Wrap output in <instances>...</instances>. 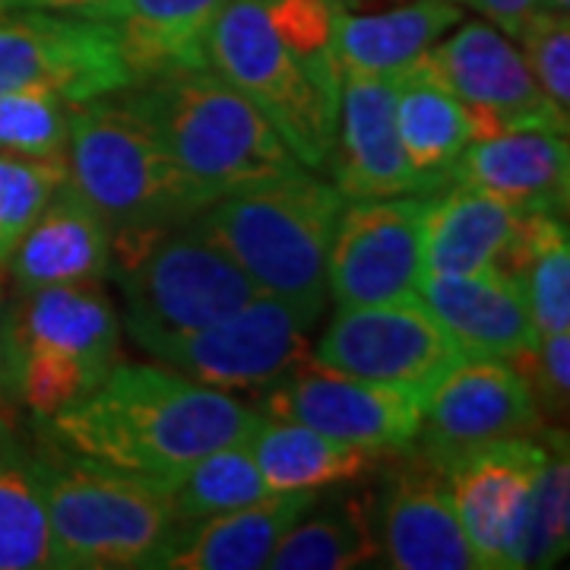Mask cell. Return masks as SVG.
Here are the masks:
<instances>
[{
	"label": "cell",
	"instance_id": "obj_10",
	"mask_svg": "<svg viewBox=\"0 0 570 570\" xmlns=\"http://www.w3.org/2000/svg\"><path fill=\"white\" fill-rule=\"evenodd\" d=\"M422 453L438 466L491 441L535 438L549 422L523 371L508 358L460 355L419 396Z\"/></svg>",
	"mask_w": 570,
	"mask_h": 570
},
{
	"label": "cell",
	"instance_id": "obj_40",
	"mask_svg": "<svg viewBox=\"0 0 570 570\" xmlns=\"http://www.w3.org/2000/svg\"><path fill=\"white\" fill-rule=\"evenodd\" d=\"M346 13H371V10H384L393 3H403V0H336Z\"/></svg>",
	"mask_w": 570,
	"mask_h": 570
},
{
	"label": "cell",
	"instance_id": "obj_38",
	"mask_svg": "<svg viewBox=\"0 0 570 570\" xmlns=\"http://www.w3.org/2000/svg\"><path fill=\"white\" fill-rule=\"evenodd\" d=\"M3 10H17V7H29V10H51V13H77V17H96L102 10L105 0H0Z\"/></svg>",
	"mask_w": 570,
	"mask_h": 570
},
{
	"label": "cell",
	"instance_id": "obj_17",
	"mask_svg": "<svg viewBox=\"0 0 570 570\" xmlns=\"http://www.w3.org/2000/svg\"><path fill=\"white\" fill-rule=\"evenodd\" d=\"M396 77L343 73L336 142L326 171L346 200L425 194L412 171L393 111Z\"/></svg>",
	"mask_w": 570,
	"mask_h": 570
},
{
	"label": "cell",
	"instance_id": "obj_15",
	"mask_svg": "<svg viewBox=\"0 0 570 570\" xmlns=\"http://www.w3.org/2000/svg\"><path fill=\"white\" fill-rule=\"evenodd\" d=\"M546 441L508 438L444 463L450 501L482 570H517Z\"/></svg>",
	"mask_w": 570,
	"mask_h": 570
},
{
	"label": "cell",
	"instance_id": "obj_12",
	"mask_svg": "<svg viewBox=\"0 0 570 570\" xmlns=\"http://www.w3.org/2000/svg\"><path fill=\"white\" fill-rule=\"evenodd\" d=\"M307 326L279 298L257 295L219 324L165 340L149 355L206 387H269L311 355Z\"/></svg>",
	"mask_w": 570,
	"mask_h": 570
},
{
	"label": "cell",
	"instance_id": "obj_6",
	"mask_svg": "<svg viewBox=\"0 0 570 570\" xmlns=\"http://www.w3.org/2000/svg\"><path fill=\"white\" fill-rule=\"evenodd\" d=\"M121 285L124 324L140 348L225 321L261 292L232 261L200 213L146 235L111 242V269Z\"/></svg>",
	"mask_w": 570,
	"mask_h": 570
},
{
	"label": "cell",
	"instance_id": "obj_30",
	"mask_svg": "<svg viewBox=\"0 0 570 570\" xmlns=\"http://www.w3.org/2000/svg\"><path fill=\"white\" fill-rule=\"evenodd\" d=\"M501 273L520 285L539 336L570 330V245L561 216L527 213Z\"/></svg>",
	"mask_w": 570,
	"mask_h": 570
},
{
	"label": "cell",
	"instance_id": "obj_39",
	"mask_svg": "<svg viewBox=\"0 0 570 570\" xmlns=\"http://www.w3.org/2000/svg\"><path fill=\"white\" fill-rule=\"evenodd\" d=\"M13 403V381H10V358H7V343L0 333V406Z\"/></svg>",
	"mask_w": 570,
	"mask_h": 570
},
{
	"label": "cell",
	"instance_id": "obj_33",
	"mask_svg": "<svg viewBox=\"0 0 570 570\" xmlns=\"http://www.w3.org/2000/svg\"><path fill=\"white\" fill-rule=\"evenodd\" d=\"M70 115L73 102L45 86L0 92V153L26 159L67 156Z\"/></svg>",
	"mask_w": 570,
	"mask_h": 570
},
{
	"label": "cell",
	"instance_id": "obj_37",
	"mask_svg": "<svg viewBox=\"0 0 570 570\" xmlns=\"http://www.w3.org/2000/svg\"><path fill=\"white\" fill-rule=\"evenodd\" d=\"M463 3H469L472 10H479L508 39H520V32L532 20V13L542 10L539 0H463Z\"/></svg>",
	"mask_w": 570,
	"mask_h": 570
},
{
	"label": "cell",
	"instance_id": "obj_13",
	"mask_svg": "<svg viewBox=\"0 0 570 570\" xmlns=\"http://www.w3.org/2000/svg\"><path fill=\"white\" fill-rule=\"evenodd\" d=\"M261 415L314 428L326 438L377 453H400L419 441L422 409L409 390L367 384L307 355L269 384Z\"/></svg>",
	"mask_w": 570,
	"mask_h": 570
},
{
	"label": "cell",
	"instance_id": "obj_8",
	"mask_svg": "<svg viewBox=\"0 0 570 570\" xmlns=\"http://www.w3.org/2000/svg\"><path fill=\"white\" fill-rule=\"evenodd\" d=\"M134 82L111 22L29 7L0 10V92L45 86L80 105Z\"/></svg>",
	"mask_w": 570,
	"mask_h": 570
},
{
	"label": "cell",
	"instance_id": "obj_36",
	"mask_svg": "<svg viewBox=\"0 0 570 570\" xmlns=\"http://www.w3.org/2000/svg\"><path fill=\"white\" fill-rule=\"evenodd\" d=\"M513 365L523 371L549 428H554V422H564L570 393V330L539 336L535 348Z\"/></svg>",
	"mask_w": 570,
	"mask_h": 570
},
{
	"label": "cell",
	"instance_id": "obj_25",
	"mask_svg": "<svg viewBox=\"0 0 570 570\" xmlns=\"http://www.w3.org/2000/svg\"><path fill=\"white\" fill-rule=\"evenodd\" d=\"M396 130L412 171L425 194H438L456 178V165L475 140L463 102L428 70L422 58L396 73L393 92Z\"/></svg>",
	"mask_w": 570,
	"mask_h": 570
},
{
	"label": "cell",
	"instance_id": "obj_7",
	"mask_svg": "<svg viewBox=\"0 0 570 570\" xmlns=\"http://www.w3.org/2000/svg\"><path fill=\"white\" fill-rule=\"evenodd\" d=\"M209 70L238 89L307 171H324L336 142L333 102L269 26L264 0H225L209 32Z\"/></svg>",
	"mask_w": 570,
	"mask_h": 570
},
{
	"label": "cell",
	"instance_id": "obj_41",
	"mask_svg": "<svg viewBox=\"0 0 570 570\" xmlns=\"http://www.w3.org/2000/svg\"><path fill=\"white\" fill-rule=\"evenodd\" d=\"M539 3H542V10H558V13L570 10V0H539Z\"/></svg>",
	"mask_w": 570,
	"mask_h": 570
},
{
	"label": "cell",
	"instance_id": "obj_5",
	"mask_svg": "<svg viewBox=\"0 0 570 570\" xmlns=\"http://www.w3.org/2000/svg\"><path fill=\"white\" fill-rule=\"evenodd\" d=\"M67 171L111 242L194 219L209 206L121 96L73 105Z\"/></svg>",
	"mask_w": 570,
	"mask_h": 570
},
{
	"label": "cell",
	"instance_id": "obj_35",
	"mask_svg": "<svg viewBox=\"0 0 570 570\" xmlns=\"http://www.w3.org/2000/svg\"><path fill=\"white\" fill-rule=\"evenodd\" d=\"M520 55L558 111H570V20L558 10H535L520 32Z\"/></svg>",
	"mask_w": 570,
	"mask_h": 570
},
{
	"label": "cell",
	"instance_id": "obj_34",
	"mask_svg": "<svg viewBox=\"0 0 570 570\" xmlns=\"http://www.w3.org/2000/svg\"><path fill=\"white\" fill-rule=\"evenodd\" d=\"M67 156L26 159L0 153V261L13 254L26 228L36 223V216L67 181Z\"/></svg>",
	"mask_w": 570,
	"mask_h": 570
},
{
	"label": "cell",
	"instance_id": "obj_14",
	"mask_svg": "<svg viewBox=\"0 0 570 570\" xmlns=\"http://www.w3.org/2000/svg\"><path fill=\"white\" fill-rule=\"evenodd\" d=\"M311 358L367 384L422 396L428 384L460 358V352L431 311L412 298L336 307Z\"/></svg>",
	"mask_w": 570,
	"mask_h": 570
},
{
	"label": "cell",
	"instance_id": "obj_18",
	"mask_svg": "<svg viewBox=\"0 0 570 570\" xmlns=\"http://www.w3.org/2000/svg\"><path fill=\"white\" fill-rule=\"evenodd\" d=\"M419 302L460 355L517 362L539 343L520 285L501 269L475 276H422Z\"/></svg>",
	"mask_w": 570,
	"mask_h": 570
},
{
	"label": "cell",
	"instance_id": "obj_28",
	"mask_svg": "<svg viewBox=\"0 0 570 570\" xmlns=\"http://www.w3.org/2000/svg\"><path fill=\"white\" fill-rule=\"evenodd\" d=\"M381 558L377 513L362 498H348L333 508L314 504L285 530L266 568L273 570H352Z\"/></svg>",
	"mask_w": 570,
	"mask_h": 570
},
{
	"label": "cell",
	"instance_id": "obj_32",
	"mask_svg": "<svg viewBox=\"0 0 570 570\" xmlns=\"http://www.w3.org/2000/svg\"><path fill=\"white\" fill-rule=\"evenodd\" d=\"M570 549V460L568 434L561 428L546 431V463L535 475L520 542V568H554Z\"/></svg>",
	"mask_w": 570,
	"mask_h": 570
},
{
	"label": "cell",
	"instance_id": "obj_21",
	"mask_svg": "<svg viewBox=\"0 0 570 570\" xmlns=\"http://www.w3.org/2000/svg\"><path fill=\"white\" fill-rule=\"evenodd\" d=\"M7 261L20 292L45 285L99 283L111 269V232L67 178Z\"/></svg>",
	"mask_w": 570,
	"mask_h": 570
},
{
	"label": "cell",
	"instance_id": "obj_9",
	"mask_svg": "<svg viewBox=\"0 0 570 570\" xmlns=\"http://www.w3.org/2000/svg\"><path fill=\"white\" fill-rule=\"evenodd\" d=\"M428 204L431 194L346 200L326 254V292L336 307L419 298Z\"/></svg>",
	"mask_w": 570,
	"mask_h": 570
},
{
	"label": "cell",
	"instance_id": "obj_29",
	"mask_svg": "<svg viewBox=\"0 0 570 570\" xmlns=\"http://www.w3.org/2000/svg\"><path fill=\"white\" fill-rule=\"evenodd\" d=\"M41 568H51V542L39 469L10 406H0V570Z\"/></svg>",
	"mask_w": 570,
	"mask_h": 570
},
{
	"label": "cell",
	"instance_id": "obj_31",
	"mask_svg": "<svg viewBox=\"0 0 570 570\" xmlns=\"http://www.w3.org/2000/svg\"><path fill=\"white\" fill-rule=\"evenodd\" d=\"M165 494L175 513V523L181 530L216 513L261 504L276 491L266 485L264 472L257 466L247 441H238V444L209 450L200 460H194Z\"/></svg>",
	"mask_w": 570,
	"mask_h": 570
},
{
	"label": "cell",
	"instance_id": "obj_24",
	"mask_svg": "<svg viewBox=\"0 0 570 570\" xmlns=\"http://www.w3.org/2000/svg\"><path fill=\"white\" fill-rule=\"evenodd\" d=\"M317 504L314 491H283L261 504L197 520L171 535L156 570H261L285 530Z\"/></svg>",
	"mask_w": 570,
	"mask_h": 570
},
{
	"label": "cell",
	"instance_id": "obj_27",
	"mask_svg": "<svg viewBox=\"0 0 570 570\" xmlns=\"http://www.w3.org/2000/svg\"><path fill=\"white\" fill-rule=\"evenodd\" d=\"M247 448L264 472L266 485L276 494L283 491L317 494L333 485L358 482L381 466V456H393V453H377L326 438L298 422L266 419V415H261V422L247 434Z\"/></svg>",
	"mask_w": 570,
	"mask_h": 570
},
{
	"label": "cell",
	"instance_id": "obj_16",
	"mask_svg": "<svg viewBox=\"0 0 570 570\" xmlns=\"http://www.w3.org/2000/svg\"><path fill=\"white\" fill-rule=\"evenodd\" d=\"M390 472L377 535L387 568L396 570H479L463 523L450 501L444 469L425 453L403 450Z\"/></svg>",
	"mask_w": 570,
	"mask_h": 570
},
{
	"label": "cell",
	"instance_id": "obj_42",
	"mask_svg": "<svg viewBox=\"0 0 570 570\" xmlns=\"http://www.w3.org/2000/svg\"><path fill=\"white\" fill-rule=\"evenodd\" d=\"M0 10H3V3H0Z\"/></svg>",
	"mask_w": 570,
	"mask_h": 570
},
{
	"label": "cell",
	"instance_id": "obj_4",
	"mask_svg": "<svg viewBox=\"0 0 570 570\" xmlns=\"http://www.w3.org/2000/svg\"><path fill=\"white\" fill-rule=\"evenodd\" d=\"M346 197L311 171L225 194L200 213L261 295L314 324L326 305V254Z\"/></svg>",
	"mask_w": 570,
	"mask_h": 570
},
{
	"label": "cell",
	"instance_id": "obj_20",
	"mask_svg": "<svg viewBox=\"0 0 570 570\" xmlns=\"http://www.w3.org/2000/svg\"><path fill=\"white\" fill-rule=\"evenodd\" d=\"M10 348H41L80 358L102 374L118 362L121 321L99 283L45 285L22 298L0 321Z\"/></svg>",
	"mask_w": 570,
	"mask_h": 570
},
{
	"label": "cell",
	"instance_id": "obj_23",
	"mask_svg": "<svg viewBox=\"0 0 570 570\" xmlns=\"http://www.w3.org/2000/svg\"><path fill=\"white\" fill-rule=\"evenodd\" d=\"M225 0H105L92 20L115 26L137 82L209 70V32Z\"/></svg>",
	"mask_w": 570,
	"mask_h": 570
},
{
	"label": "cell",
	"instance_id": "obj_2",
	"mask_svg": "<svg viewBox=\"0 0 570 570\" xmlns=\"http://www.w3.org/2000/svg\"><path fill=\"white\" fill-rule=\"evenodd\" d=\"M118 96L209 204L307 171L276 127L213 70L153 77Z\"/></svg>",
	"mask_w": 570,
	"mask_h": 570
},
{
	"label": "cell",
	"instance_id": "obj_19",
	"mask_svg": "<svg viewBox=\"0 0 570 570\" xmlns=\"http://www.w3.org/2000/svg\"><path fill=\"white\" fill-rule=\"evenodd\" d=\"M453 181L479 187L520 213H568V134L508 130L469 142Z\"/></svg>",
	"mask_w": 570,
	"mask_h": 570
},
{
	"label": "cell",
	"instance_id": "obj_1",
	"mask_svg": "<svg viewBox=\"0 0 570 570\" xmlns=\"http://www.w3.org/2000/svg\"><path fill=\"white\" fill-rule=\"evenodd\" d=\"M261 412L165 365H111L77 406L48 419L63 448L168 491L204 453L247 441Z\"/></svg>",
	"mask_w": 570,
	"mask_h": 570
},
{
	"label": "cell",
	"instance_id": "obj_3",
	"mask_svg": "<svg viewBox=\"0 0 570 570\" xmlns=\"http://www.w3.org/2000/svg\"><path fill=\"white\" fill-rule=\"evenodd\" d=\"M48 517L51 568H156L178 530L168 494L153 482L67 450L39 434L32 450Z\"/></svg>",
	"mask_w": 570,
	"mask_h": 570
},
{
	"label": "cell",
	"instance_id": "obj_11",
	"mask_svg": "<svg viewBox=\"0 0 570 570\" xmlns=\"http://www.w3.org/2000/svg\"><path fill=\"white\" fill-rule=\"evenodd\" d=\"M422 63L463 102L475 137L508 130L568 134V115L546 99L520 48L491 22H466L450 39L434 41Z\"/></svg>",
	"mask_w": 570,
	"mask_h": 570
},
{
	"label": "cell",
	"instance_id": "obj_22",
	"mask_svg": "<svg viewBox=\"0 0 570 570\" xmlns=\"http://www.w3.org/2000/svg\"><path fill=\"white\" fill-rule=\"evenodd\" d=\"M527 213L479 187L453 181L431 194L422 228V276H475L504 269Z\"/></svg>",
	"mask_w": 570,
	"mask_h": 570
},
{
	"label": "cell",
	"instance_id": "obj_26",
	"mask_svg": "<svg viewBox=\"0 0 570 570\" xmlns=\"http://www.w3.org/2000/svg\"><path fill=\"white\" fill-rule=\"evenodd\" d=\"M460 20L463 7L456 0H403L371 13L343 10L336 29V55L343 73L396 77Z\"/></svg>",
	"mask_w": 570,
	"mask_h": 570
}]
</instances>
